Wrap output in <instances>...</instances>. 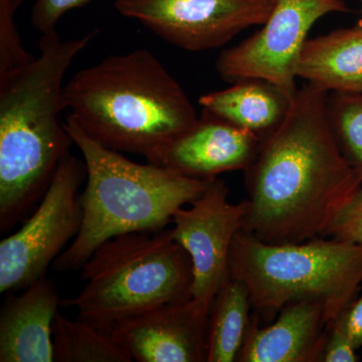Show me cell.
<instances>
[{
  "label": "cell",
  "instance_id": "19",
  "mask_svg": "<svg viewBox=\"0 0 362 362\" xmlns=\"http://www.w3.org/2000/svg\"><path fill=\"white\" fill-rule=\"evenodd\" d=\"M327 114L338 146L362 180V93L331 92Z\"/></svg>",
  "mask_w": 362,
  "mask_h": 362
},
{
  "label": "cell",
  "instance_id": "5",
  "mask_svg": "<svg viewBox=\"0 0 362 362\" xmlns=\"http://www.w3.org/2000/svg\"><path fill=\"white\" fill-rule=\"evenodd\" d=\"M81 270L85 287L61 306L75 307L78 318L108 332L143 312L192 299V259L171 228L117 235Z\"/></svg>",
  "mask_w": 362,
  "mask_h": 362
},
{
  "label": "cell",
  "instance_id": "7",
  "mask_svg": "<svg viewBox=\"0 0 362 362\" xmlns=\"http://www.w3.org/2000/svg\"><path fill=\"white\" fill-rule=\"evenodd\" d=\"M86 177L85 162L66 154L35 213L0 243V293L25 289L45 277L77 237L83 221L78 189Z\"/></svg>",
  "mask_w": 362,
  "mask_h": 362
},
{
  "label": "cell",
  "instance_id": "15",
  "mask_svg": "<svg viewBox=\"0 0 362 362\" xmlns=\"http://www.w3.org/2000/svg\"><path fill=\"white\" fill-rule=\"evenodd\" d=\"M296 76L327 93H362V21L306 40Z\"/></svg>",
  "mask_w": 362,
  "mask_h": 362
},
{
  "label": "cell",
  "instance_id": "13",
  "mask_svg": "<svg viewBox=\"0 0 362 362\" xmlns=\"http://www.w3.org/2000/svg\"><path fill=\"white\" fill-rule=\"evenodd\" d=\"M268 327L250 323L237 361L307 362L320 361L328 327L323 304L300 300L281 309Z\"/></svg>",
  "mask_w": 362,
  "mask_h": 362
},
{
  "label": "cell",
  "instance_id": "16",
  "mask_svg": "<svg viewBox=\"0 0 362 362\" xmlns=\"http://www.w3.org/2000/svg\"><path fill=\"white\" fill-rule=\"evenodd\" d=\"M293 97L263 78H246L199 98L204 111L263 138L284 121Z\"/></svg>",
  "mask_w": 362,
  "mask_h": 362
},
{
  "label": "cell",
  "instance_id": "22",
  "mask_svg": "<svg viewBox=\"0 0 362 362\" xmlns=\"http://www.w3.org/2000/svg\"><path fill=\"white\" fill-rule=\"evenodd\" d=\"M92 0H37L33 9V25L42 35L54 32L64 14Z\"/></svg>",
  "mask_w": 362,
  "mask_h": 362
},
{
  "label": "cell",
  "instance_id": "3",
  "mask_svg": "<svg viewBox=\"0 0 362 362\" xmlns=\"http://www.w3.org/2000/svg\"><path fill=\"white\" fill-rule=\"evenodd\" d=\"M63 97L85 134L106 148L144 157L199 119L177 81L147 49L78 71Z\"/></svg>",
  "mask_w": 362,
  "mask_h": 362
},
{
  "label": "cell",
  "instance_id": "17",
  "mask_svg": "<svg viewBox=\"0 0 362 362\" xmlns=\"http://www.w3.org/2000/svg\"><path fill=\"white\" fill-rule=\"evenodd\" d=\"M252 304L246 286L230 278L209 314L207 362H233L239 356L249 329Z\"/></svg>",
  "mask_w": 362,
  "mask_h": 362
},
{
  "label": "cell",
  "instance_id": "25",
  "mask_svg": "<svg viewBox=\"0 0 362 362\" xmlns=\"http://www.w3.org/2000/svg\"><path fill=\"white\" fill-rule=\"evenodd\" d=\"M361 4H362V0H361ZM361 21H362V20H361Z\"/></svg>",
  "mask_w": 362,
  "mask_h": 362
},
{
  "label": "cell",
  "instance_id": "21",
  "mask_svg": "<svg viewBox=\"0 0 362 362\" xmlns=\"http://www.w3.org/2000/svg\"><path fill=\"white\" fill-rule=\"evenodd\" d=\"M327 237L362 246V185L331 225Z\"/></svg>",
  "mask_w": 362,
  "mask_h": 362
},
{
  "label": "cell",
  "instance_id": "2",
  "mask_svg": "<svg viewBox=\"0 0 362 362\" xmlns=\"http://www.w3.org/2000/svg\"><path fill=\"white\" fill-rule=\"evenodd\" d=\"M96 33L62 40L44 33L40 56L0 78V230L7 232L44 197L73 138L59 120L64 78Z\"/></svg>",
  "mask_w": 362,
  "mask_h": 362
},
{
  "label": "cell",
  "instance_id": "4",
  "mask_svg": "<svg viewBox=\"0 0 362 362\" xmlns=\"http://www.w3.org/2000/svg\"><path fill=\"white\" fill-rule=\"evenodd\" d=\"M64 125L82 152L87 183L80 195L82 226L54 262L56 271L81 270L98 247L117 235L164 230L213 180L131 161L85 134L70 116Z\"/></svg>",
  "mask_w": 362,
  "mask_h": 362
},
{
  "label": "cell",
  "instance_id": "10",
  "mask_svg": "<svg viewBox=\"0 0 362 362\" xmlns=\"http://www.w3.org/2000/svg\"><path fill=\"white\" fill-rule=\"evenodd\" d=\"M228 187L214 178L204 194L173 216V238L189 255L194 272L192 300L211 310L214 298L230 280V255L243 230L247 202L230 204Z\"/></svg>",
  "mask_w": 362,
  "mask_h": 362
},
{
  "label": "cell",
  "instance_id": "18",
  "mask_svg": "<svg viewBox=\"0 0 362 362\" xmlns=\"http://www.w3.org/2000/svg\"><path fill=\"white\" fill-rule=\"evenodd\" d=\"M54 362H132L111 333L57 312L52 328Z\"/></svg>",
  "mask_w": 362,
  "mask_h": 362
},
{
  "label": "cell",
  "instance_id": "9",
  "mask_svg": "<svg viewBox=\"0 0 362 362\" xmlns=\"http://www.w3.org/2000/svg\"><path fill=\"white\" fill-rule=\"evenodd\" d=\"M276 0H116L122 16L162 39L192 52L226 45L238 33L262 25Z\"/></svg>",
  "mask_w": 362,
  "mask_h": 362
},
{
  "label": "cell",
  "instance_id": "12",
  "mask_svg": "<svg viewBox=\"0 0 362 362\" xmlns=\"http://www.w3.org/2000/svg\"><path fill=\"white\" fill-rule=\"evenodd\" d=\"M261 140L250 131L202 111L192 127L145 158L188 177L211 180L228 171L246 170L258 153Z\"/></svg>",
  "mask_w": 362,
  "mask_h": 362
},
{
  "label": "cell",
  "instance_id": "14",
  "mask_svg": "<svg viewBox=\"0 0 362 362\" xmlns=\"http://www.w3.org/2000/svg\"><path fill=\"white\" fill-rule=\"evenodd\" d=\"M6 300L0 312V362H54V317L61 307L45 277Z\"/></svg>",
  "mask_w": 362,
  "mask_h": 362
},
{
  "label": "cell",
  "instance_id": "6",
  "mask_svg": "<svg viewBox=\"0 0 362 362\" xmlns=\"http://www.w3.org/2000/svg\"><path fill=\"white\" fill-rule=\"evenodd\" d=\"M228 267L230 278L246 286L252 308L277 311L315 300L323 304L331 325L362 284V246L334 238L270 244L242 230Z\"/></svg>",
  "mask_w": 362,
  "mask_h": 362
},
{
  "label": "cell",
  "instance_id": "11",
  "mask_svg": "<svg viewBox=\"0 0 362 362\" xmlns=\"http://www.w3.org/2000/svg\"><path fill=\"white\" fill-rule=\"evenodd\" d=\"M209 314L190 299L131 317L110 333L133 361H206Z\"/></svg>",
  "mask_w": 362,
  "mask_h": 362
},
{
  "label": "cell",
  "instance_id": "24",
  "mask_svg": "<svg viewBox=\"0 0 362 362\" xmlns=\"http://www.w3.org/2000/svg\"><path fill=\"white\" fill-rule=\"evenodd\" d=\"M356 349L362 347V293L361 297L342 311L334 321Z\"/></svg>",
  "mask_w": 362,
  "mask_h": 362
},
{
  "label": "cell",
  "instance_id": "1",
  "mask_svg": "<svg viewBox=\"0 0 362 362\" xmlns=\"http://www.w3.org/2000/svg\"><path fill=\"white\" fill-rule=\"evenodd\" d=\"M328 93L298 89L284 121L262 138L246 169L249 199L243 230L270 244L326 238L362 180L338 146Z\"/></svg>",
  "mask_w": 362,
  "mask_h": 362
},
{
  "label": "cell",
  "instance_id": "23",
  "mask_svg": "<svg viewBox=\"0 0 362 362\" xmlns=\"http://www.w3.org/2000/svg\"><path fill=\"white\" fill-rule=\"evenodd\" d=\"M356 350L345 333L333 322L328 327L319 361L356 362L359 361Z\"/></svg>",
  "mask_w": 362,
  "mask_h": 362
},
{
  "label": "cell",
  "instance_id": "20",
  "mask_svg": "<svg viewBox=\"0 0 362 362\" xmlns=\"http://www.w3.org/2000/svg\"><path fill=\"white\" fill-rule=\"evenodd\" d=\"M23 0H0V78L28 65L35 59L23 44L14 16Z\"/></svg>",
  "mask_w": 362,
  "mask_h": 362
},
{
  "label": "cell",
  "instance_id": "8",
  "mask_svg": "<svg viewBox=\"0 0 362 362\" xmlns=\"http://www.w3.org/2000/svg\"><path fill=\"white\" fill-rule=\"evenodd\" d=\"M346 11L343 0H276L261 30L221 52L218 75L230 83L263 78L294 97L298 59L309 30L326 14Z\"/></svg>",
  "mask_w": 362,
  "mask_h": 362
}]
</instances>
